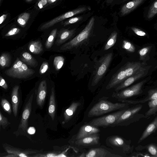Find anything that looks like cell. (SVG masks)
<instances>
[{
  "label": "cell",
  "mask_w": 157,
  "mask_h": 157,
  "mask_svg": "<svg viewBox=\"0 0 157 157\" xmlns=\"http://www.w3.org/2000/svg\"><path fill=\"white\" fill-rule=\"evenodd\" d=\"M157 14V0H155L150 6L147 14L148 19L153 18Z\"/></svg>",
  "instance_id": "f546056e"
},
{
  "label": "cell",
  "mask_w": 157,
  "mask_h": 157,
  "mask_svg": "<svg viewBox=\"0 0 157 157\" xmlns=\"http://www.w3.org/2000/svg\"><path fill=\"white\" fill-rule=\"evenodd\" d=\"M3 147L8 154L14 155L17 157H28V155L33 154L41 153L42 150H36L32 149H23L13 147L9 144H5Z\"/></svg>",
  "instance_id": "30bf717a"
},
{
  "label": "cell",
  "mask_w": 157,
  "mask_h": 157,
  "mask_svg": "<svg viewBox=\"0 0 157 157\" xmlns=\"http://www.w3.org/2000/svg\"><path fill=\"white\" fill-rule=\"evenodd\" d=\"M145 0H132L122 7L120 12L122 16H125L133 11L143 2Z\"/></svg>",
  "instance_id": "e0dca14e"
},
{
  "label": "cell",
  "mask_w": 157,
  "mask_h": 157,
  "mask_svg": "<svg viewBox=\"0 0 157 157\" xmlns=\"http://www.w3.org/2000/svg\"><path fill=\"white\" fill-rule=\"evenodd\" d=\"M35 72L33 69L29 68L27 65L17 58L9 69L5 71L8 76L16 78H25L32 76Z\"/></svg>",
  "instance_id": "277c9868"
},
{
  "label": "cell",
  "mask_w": 157,
  "mask_h": 157,
  "mask_svg": "<svg viewBox=\"0 0 157 157\" xmlns=\"http://www.w3.org/2000/svg\"><path fill=\"white\" fill-rule=\"evenodd\" d=\"M122 47L124 49L130 52H133L135 50V48L132 44L127 40L123 41Z\"/></svg>",
  "instance_id": "d590c367"
},
{
  "label": "cell",
  "mask_w": 157,
  "mask_h": 157,
  "mask_svg": "<svg viewBox=\"0 0 157 157\" xmlns=\"http://www.w3.org/2000/svg\"><path fill=\"white\" fill-rule=\"evenodd\" d=\"M148 105L149 109L145 113V118L155 114L157 112V98L149 101Z\"/></svg>",
  "instance_id": "484cf974"
},
{
  "label": "cell",
  "mask_w": 157,
  "mask_h": 157,
  "mask_svg": "<svg viewBox=\"0 0 157 157\" xmlns=\"http://www.w3.org/2000/svg\"><path fill=\"white\" fill-rule=\"evenodd\" d=\"M57 30L56 29H55L51 32L45 43L46 48L49 49L52 46L56 36Z\"/></svg>",
  "instance_id": "4dcf8cb0"
},
{
  "label": "cell",
  "mask_w": 157,
  "mask_h": 157,
  "mask_svg": "<svg viewBox=\"0 0 157 157\" xmlns=\"http://www.w3.org/2000/svg\"><path fill=\"white\" fill-rule=\"evenodd\" d=\"M83 157H118L121 156L113 154L107 150L101 148H96L90 149Z\"/></svg>",
  "instance_id": "7c38bea8"
},
{
  "label": "cell",
  "mask_w": 157,
  "mask_h": 157,
  "mask_svg": "<svg viewBox=\"0 0 157 157\" xmlns=\"http://www.w3.org/2000/svg\"><path fill=\"white\" fill-rule=\"evenodd\" d=\"M19 86H15L13 88L11 93V101L12 105L13 111L15 117H16L17 114L18 105L19 103V98L18 95Z\"/></svg>",
  "instance_id": "ffe728a7"
},
{
  "label": "cell",
  "mask_w": 157,
  "mask_h": 157,
  "mask_svg": "<svg viewBox=\"0 0 157 157\" xmlns=\"http://www.w3.org/2000/svg\"><path fill=\"white\" fill-rule=\"evenodd\" d=\"M82 19V17L81 16L71 18L64 22L63 23L64 26H65L70 24L75 23L81 20Z\"/></svg>",
  "instance_id": "f35d334b"
},
{
  "label": "cell",
  "mask_w": 157,
  "mask_h": 157,
  "mask_svg": "<svg viewBox=\"0 0 157 157\" xmlns=\"http://www.w3.org/2000/svg\"><path fill=\"white\" fill-rule=\"evenodd\" d=\"M157 130V117L147 127L139 139L138 143H140Z\"/></svg>",
  "instance_id": "44dd1931"
},
{
  "label": "cell",
  "mask_w": 157,
  "mask_h": 157,
  "mask_svg": "<svg viewBox=\"0 0 157 157\" xmlns=\"http://www.w3.org/2000/svg\"><path fill=\"white\" fill-rule=\"evenodd\" d=\"M125 0H124V1H125Z\"/></svg>",
  "instance_id": "816d5d0a"
},
{
  "label": "cell",
  "mask_w": 157,
  "mask_h": 157,
  "mask_svg": "<svg viewBox=\"0 0 157 157\" xmlns=\"http://www.w3.org/2000/svg\"><path fill=\"white\" fill-rule=\"evenodd\" d=\"M51 0V2H54L56 0Z\"/></svg>",
  "instance_id": "f907efd6"
},
{
  "label": "cell",
  "mask_w": 157,
  "mask_h": 157,
  "mask_svg": "<svg viewBox=\"0 0 157 157\" xmlns=\"http://www.w3.org/2000/svg\"><path fill=\"white\" fill-rule=\"evenodd\" d=\"M1 105L2 108L9 114L11 113V109L10 103L6 99H2L1 102Z\"/></svg>",
  "instance_id": "836d02e7"
},
{
  "label": "cell",
  "mask_w": 157,
  "mask_h": 157,
  "mask_svg": "<svg viewBox=\"0 0 157 157\" xmlns=\"http://www.w3.org/2000/svg\"><path fill=\"white\" fill-rule=\"evenodd\" d=\"M64 62V58L62 56H57L54 58L53 60L54 66L56 70H59L63 67Z\"/></svg>",
  "instance_id": "1f68e13d"
},
{
  "label": "cell",
  "mask_w": 157,
  "mask_h": 157,
  "mask_svg": "<svg viewBox=\"0 0 157 157\" xmlns=\"http://www.w3.org/2000/svg\"><path fill=\"white\" fill-rule=\"evenodd\" d=\"M146 81L143 80L121 91L113 92L112 96L120 100L139 95L142 93V86Z\"/></svg>",
  "instance_id": "8992f818"
},
{
  "label": "cell",
  "mask_w": 157,
  "mask_h": 157,
  "mask_svg": "<svg viewBox=\"0 0 157 157\" xmlns=\"http://www.w3.org/2000/svg\"><path fill=\"white\" fill-rule=\"evenodd\" d=\"M6 16V15L3 14L0 17V24H1L4 21Z\"/></svg>",
  "instance_id": "7dc6e473"
},
{
  "label": "cell",
  "mask_w": 157,
  "mask_h": 157,
  "mask_svg": "<svg viewBox=\"0 0 157 157\" xmlns=\"http://www.w3.org/2000/svg\"><path fill=\"white\" fill-rule=\"evenodd\" d=\"M129 104L124 102L113 103L101 100L92 107L88 115L90 117L98 116L115 110L126 109Z\"/></svg>",
  "instance_id": "7a4b0ae2"
},
{
  "label": "cell",
  "mask_w": 157,
  "mask_h": 157,
  "mask_svg": "<svg viewBox=\"0 0 157 157\" xmlns=\"http://www.w3.org/2000/svg\"><path fill=\"white\" fill-rule=\"evenodd\" d=\"M79 105L78 102H74L71 103L70 106L67 109L63 114L64 121L63 124L67 122L72 117Z\"/></svg>",
  "instance_id": "603a6c76"
},
{
  "label": "cell",
  "mask_w": 157,
  "mask_h": 157,
  "mask_svg": "<svg viewBox=\"0 0 157 157\" xmlns=\"http://www.w3.org/2000/svg\"><path fill=\"white\" fill-rule=\"evenodd\" d=\"M58 154L57 152L54 151L43 154L38 153L32 156L35 157H56Z\"/></svg>",
  "instance_id": "74e56055"
},
{
  "label": "cell",
  "mask_w": 157,
  "mask_h": 157,
  "mask_svg": "<svg viewBox=\"0 0 157 157\" xmlns=\"http://www.w3.org/2000/svg\"><path fill=\"white\" fill-rule=\"evenodd\" d=\"M76 29H74L70 30L65 29L60 34L56 42L57 44H62L70 39L75 33Z\"/></svg>",
  "instance_id": "cb8c5ba5"
},
{
  "label": "cell",
  "mask_w": 157,
  "mask_h": 157,
  "mask_svg": "<svg viewBox=\"0 0 157 157\" xmlns=\"http://www.w3.org/2000/svg\"><path fill=\"white\" fill-rule=\"evenodd\" d=\"M95 18L92 17L84 29L75 37L60 47V50L66 51L77 47L89 37L94 25Z\"/></svg>",
  "instance_id": "3957f363"
},
{
  "label": "cell",
  "mask_w": 157,
  "mask_h": 157,
  "mask_svg": "<svg viewBox=\"0 0 157 157\" xmlns=\"http://www.w3.org/2000/svg\"><path fill=\"white\" fill-rule=\"evenodd\" d=\"M33 94H32L29 98L24 108L18 129H21L25 132L27 129L28 121L31 113Z\"/></svg>",
  "instance_id": "8fae6325"
},
{
  "label": "cell",
  "mask_w": 157,
  "mask_h": 157,
  "mask_svg": "<svg viewBox=\"0 0 157 157\" xmlns=\"http://www.w3.org/2000/svg\"><path fill=\"white\" fill-rule=\"evenodd\" d=\"M9 154L8 155H6V156H4V157H17V156L16 155H13V154Z\"/></svg>",
  "instance_id": "c3c4849f"
},
{
  "label": "cell",
  "mask_w": 157,
  "mask_h": 157,
  "mask_svg": "<svg viewBox=\"0 0 157 157\" xmlns=\"http://www.w3.org/2000/svg\"><path fill=\"white\" fill-rule=\"evenodd\" d=\"M109 141L112 145L122 148L125 152H129L131 149L130 146L127 144L124 140L119 136H112L109 139Z\"/></svg>",
  "instance_id": "d6986e66"
},
{
  "label": "cell",
  "mask_w": 157,
  "mask_h": 157,
  "mask_svg": "<svg viewBox=\"0 0 157 157\" xmlns=\"http://www.w3.org/2000/svg\"><path fill=\"white\" fill-rule=\"evenodd\" d=\"M156 98H157V89H151L149 90L148 92L147 96L143 99L137 100L122 99L119 100L122 102L126 103L129 104H136L139 103H144Z\"/></svg>",
  "instance_id": "ac0fdd59"
},
{
  "label": "cell",
  "mask_w": 157,
  "mask_h": 157,
  "mask_svg": "<svg viewBox=\"0 0 157 157\" xmlns=\"http://www.w3.org/2000/svg\"><path fill=\"white\" fill-rule=\"evenodd\" d=\"M131 29L136 35L140 36H144L146 35V33L141 29L135 27L131 28Z\"/></svg>",
  "instance_id": "60d3db41"
},
{
  "label": "cell",
  "mask_w": 157,
  "mask_h": 157,
  "mask_svg": "<svg viewBox=\"0 0 157 157\" xmlns=\"http://www.w3.org/2000/svg\"><path fill=\"white\" fill-rule=\"evenodd\" d=\"M144 66V64L140 62H128L113 75L106 86V89L116 87Z\"/></svg>",
  "instance_id": "6da1fadb"
},
{
  "label": "cell",
  "mask_w": 157,
  "mask_h": 157,
  "mask_svg": "<svg viewBox=\"0 0 157 157\" xmlns=\"http://www.w3.org/2000/svg\"><path fill=\"white\" fill-rule=\"evenodd\" d=\"M29 14L27 13L21 14L17 19L18 23L21 26L25 25L29 18Z\"/></svg>",
  "instance_id": "d6a6232c"
},
{
  "label": "cell",
  "mask_w": 157,
  "mask_h": 157,
  "mask_svg": "<svg viewBox=\"0 0 157 157\" xmlns=\"http://www.w3.org/2000/svg\"><path fill=\"white\" fill-rule=\"evenodd\" d=\"M11 61V57L8 53L2 54L0 57V65L2 68L8 67L10 66Z\"/></svg>",
  "instance_id": "f1b7e54d"
},
{
  "label": "cell",
  "mask_w": 157,
  "mask_h": 157,
  "mask_svg": "<svg viewBox=\"0 0 157 157\" xmlns=\"http://www.w3.org/2000/svg\"><path fill=\"white\" fill-rule=\"evenodd\" d=\"M49 68V64L48 62H44L41 64L40 70L39 73L41 74L45 73L48 70Z\"/></svg>",
  "instance_id": "ab89813d"
},
{
  "label": "cell",
  "mask_w": 157,
  "mask_h": 157,
  "mask_svg": "<svg viewBox=\"0 0 157 157\" xmlns=\"http://www.w3.org/2000/svg\"><path fill=\"white\" fill-rule=\"evenodd\" d=\"M27 132L29 134H33L35 133L36 130L34 127H30L27 129Z\"/></svg>",
  "instance_id": "bcb514c9"
},
{
  "label": "cell",
  "mask_w": 157,
  "mask_h": 157,
  "mask_svg": "<svg viewBox=\"0 0 157 157\" xmlns=\"http://www.w3.org/2000/svg\"><path fill=\"white\" fill-rule=\"evenodd\" d=\"M148 69V67L144 66L140 70L126 78L119 85L116 86L115 90L117 92L131 85L137 80L144 76L146 75Z\"/></svg>",
  "instance_id": "9c48e42d"
},
{
  "label": "cell",
  "mask_w": 157,
  "mask_h": 157,
  "mask_svg": "<svg viewBox=\"0 0 157 157\" xmlns=\"http://www.w3.org/2000/svg\"><path fill=\"white\" fill-rule=\"evenodd\" d=\"M21 59L22 61L30 66L36 67L37 65V62L36 60L28 52H24L22 54Z\"/></svg>",
  "instance_id": "4316f807"
},
{
  "label": "cell",
  "mask_w": 157,
  "mask_h": 157,
  "mask_svg": "<svg viewBox=\"0 0 157 157\" xmlns=\"http://www.w3.org/2000/svg\"><path fill=\"white\" fill-rule=\"evenodd\" d=\"M77 14V12L75 10L68 12L44 24L41 27V29L43 30L48 29L55 24L76 15Z\"/></svg>",
  "instance_id": "2e32d148"
},
{
  "label": "cell",
  "mask_w": 157,
  "mask_h": 157,
  "mask_svg": "<svg viewBox=\"0 0 157 157\" xmlns=\"http://www.w3.org/2000/svg\"><path fill=\"white\" fill-rule=\"evenodd\" d=\"M147 150L153 157H157V146L155 144H151L147 146Z\"/></svg>",
  "instance_id": "e575fe53"
},
{
  "label": "cell",
  "mask_w": 157,
  "mask_h": 157,
  "mask_svg": "<svg viewBox=\"0 0 157 157\" xmlns=\"http://www.w3.org/2000/svg\"><path fill=\"white\" fill-rule=\"evenodd\" d=\"M0 86L5 89H7L8 87L5 80L1 76H0Z\"/></svg>",
  "instance_id": "ee69618b"
},
{
  "label": "cell",
  "mask_w": 157,
  "mask_h": 157,
  "mask_svg": "<svg viewBox=\"0 0 157 157\" xmlns=\"http://www.w3.org/2000/svg\"><path fill=\"white\" fill-rule=\"evenodd\" d=\"M100 130L97 127L90 124H86L82 126L80 129L76 137L78 140L82 138L98 133Z\"/></svg>",
  "instance_id": "4fadbf2b"
},
{
  "label": "cell",
  "mask_w": 157,
  "mask_h": 157,
  "mask_svg": "<svg viewBox=\"0 0 157 157\" xmlns=\"http://www.w3.org/2000/svg\"><path fill=\"white\" fill-rule=\"evenodd\" d=\"M56 110V105L55 90L54 88L53 87L51 89L48 108V114L53 121L55 119Z\"/></svg>",
  "instance_id": "7402d4cb"
},
{
  "label": "cell",
  "mask_w": 157,
  "mask_h": 157,
  "mask_svg": "<svg viewBox=\"0 0 157 157\" xmlns=\"http://www.w3.org/2000/svg\"><path fill=\"white\" fill-rule=\"evenodd\" d=\"M126 109L121 110L113 113L94 119L90 122V124L96 127L110 125L112 126Z\"/></svg>",
  "instance_id": "52a82bcc"
},
{
  "label": "cell",
  "mask_w": 157,
  "mask_h": 157,
  "mask_svg": "<svg viewBox=\"0 0 157 157\" xmlns=\"http://www.w3.org/2000/svg\"><path fill=\"white\" fill-rule=\"evenodd\" d=\"M47 0H41L39 2L38 6L40 9H41L47 3Z\"/></svg>",
  "instance_id": "f6af8a7d"
},
{
  "label": "cell",
  "mask_w": 157,
  "mask_h": 157,
  "mask_svg": "<svg viewBox=\"0 0 157 157\" xmlns=\"http://www.w3.org/2000/svg\"><path fill=\"white\" fill-rule=\"evenodd\" d=\"M20 31L18 28H13L9 31L5 35V36H9L14 35L17 34Z\"/></svg>",
  "instance_id": "b9f144b4"
},
{
  "label": "cell",
  "mask_w": 157,
  "mask_h": 157,
  "mask_svg": "<svg viewBox=\"0 0 157 157\" xmlns=\"http://www.w3.org/2000/svg\"><path fill=\"white\" fill-rule=\"evenodd\" d=\"M142 108L141 105H139L131 108L126 109L121 115L116 122L112 126L125 125L131 122V120H137L134 118H137L136 116Z\"/></svg>",
  "instance_id": "ba28073f"
},
{
  "label": "cell",
  "mask_w": 157,
  "mask_h": 157,
  "mask_svg": "<svg viewBox=\"0 0 157 157\" xmlns=\"http://www.w3.org/2000/svg\"><path fill=\"white\" fill-rule=\"evenodd\" d=\"M28 48L31 52L35 54H39L43 50L42 45L38 40L31 42L29 44Z\"/></svg>",
  "instance_id": "d4e9b609"
},
{
  "label": "cell",
  "mask_w": 157,
  "mask_h": 157,
  "mask_svg": "<svg viewBox=\"0 0 157 157\" xmlns=\"http://www.w3.org/2000/svg\"><path fill=\"white\" fill-rule=\"evenodd\" d=\"M117 36V33L114 31L113 32L104 47L105 50H107L113 47L116 43Z\"/></svg>",
  "instance_id": "83f0119b"
},
{
  "label": "cell",
  "mask_w": 157,
  "mask_h": 157,
  "mask_svg": "<svg viewBox=\"0 0 157 157\" xmlns=\"http://www.w3.org/2000/svg\"><path fill=\"white\" fill-rule=\"evenodd\" d=\"M99 139V134L96 133L77 140L75 144L84 146L96 145L98 143Z\"/></svg>",
  "instance_id": "9a60e30c"
},
{
  "label": "cell",
  "mask_w": 157,
  "mask_h": 157,
  "mask_svg": "<svg viewBox=\"0 0 157 157\" xmlns=\"http://www.w3.org/2000/svg\"><path fill=\"white\" fill-rule=\"evenodd\" d=\"M47 93V83L45 80L41 82L39 85L36 98L37 104L40 107L43 105Z\"/></svg>",
  "instance_id": "5bb4252c"
},
{
  "label": "cell",
  "mask_w": 157,
  "mask_h": 157,
  "mask_svg": "<svg viewBox=\"0 0 157 157\" xmlns=\"http://www.w3.org/2000/svg\"><path fill=\"white\" fill-rule=\"evenodd\" d=\"M149 48L146 47L140 49L139 51V54L141 57H142L145 55L148 52Z\"/></svg>",
  "instance_id": "7bdbcfd3"
},
{
  "label": "cell",
  "mask_w": 157,
  "mask_h": 157,
  "mask_svg": "<svg viewBox=\"0 0 157 157\" xmlns=\"http://www.w3.org/2000/svg\"><path fill=\"white\" fill-rule=\"evenodd\" d=\"M114 0H105V1L106 3L109 4L112 3Z\"/></svg>",
  "instance_id": "681fc988"
},
{
  "label": "cell",
  "mask_w": 157,
  "mask_h": 157,
  "mask_svg": "<svg viewBox=\"0 0 157 157\" xmlns=\"http://www.w3.org/2000/svg\"><path fill=\"white\" fill-rule=\"evenodd\" d=\"M10 123L8 121L7 117L4 116L1 112H0V125L3 129H5Z\"/></svg>",
  "instance_id": "8d00e7d4"
},
{
  "label": "cell",
  "mask_w": 157,
  "mask_h": 157,
  "mask_svg": "<svg viewBox=\"0 0 157 157\" xmlns=\"http://www.w3.org/2000/svg\"><path fill=\"white\" fill-rule=\"evenodd\" d=\"M112 53L105 55L100 60L93 76L92 85L98 84L106 72L113 58Z\"/></svg>",
  "instance_id": "5b68a950"
}]
</instances>
